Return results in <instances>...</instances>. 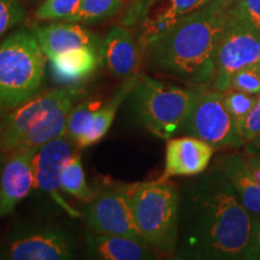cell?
<instances>
[{
  "label": "cell",
  "mask_w": 260,
  "mask_h": 260,
  "mask_svg": "<svg viewBox=\"0 0 260 260\" xmlns=\"http://www.w3.org/2000/svg\"><path fill=\"white\" fill-rule=\"evenodd\" d=\"M197 93L198 89L140 74L129 95L130 107L140 125L159 139L169 140L182 132Z\"/></svg>",
  "instance_id": "4"
},
{
  "label": "cell",
  "mask_w": 260,
  "mask_h": 260,
  "mask_svg": "<svg viewBox=\"0 0 260 260\" xmlns=\"http://www.w3.org/2000/svg\"><path fill=\"white\" fill-rule=\"evenodd\" d=\"M34 148H17L9 152L0 171V219L14 212L35 188Z\"/></svg>",
  "instance_id": "12"
},
{
  "label": "cell",
  "mask_w": 260,
  "mask_h": 260,
  "mask_svg": "<svg viewBox=\"0 0 260 260\" xmlns=\"http://www.w3.org/2000/svg\"><path fill=\"white\" fill-rule=\"evenodd\" d=\"M86 253L88 258L99 260H153L158 253L146 243L128 236L113 234L86 233Z\"/></svg>",
  "instance_id": "16"
},
{
  "label": "cell",
  "mask_w": 260,
  "mask_h": 260,
  "mask_svg": "<svg viewBox=\"0 0 260 260\" xmlns=\"http://www.w3.org/2000/svg\"><path fill=\"white\" fill-rule=\"evenodd\" d=\"M151 0H132V5L125 16V24H135L138 22H144L148 16Z\"/></svg>",
  "instance_id": "32"
},
{
  "label": "cell",
  "mask_w": 260,
  "mask_h": 260,
  "mask_svg": "<svg viewBox=\"0 0 260 260\" xmlns=\"http://www.w3.org/2000/svg\"><path fill=\"white\" fill-rule=\"evenodd\" d=\"M213 146L191 135L168 140L164 171L159 180L176 176H197L206 170L214 153Z\"/></svg>",
  "instance_id": "13"
},
{
  "label": "cell",
  "mask_w": 260,
  "mask_h": 260,
  "mask_svg": "<svg viewBox=\"0 0 260 260\" xmlns=\"http://www.w3.org/2000/svg\"><path fill=\"white\" fill-rule=\"evenodd\" d=\"M140 76V73L133 75L129 79H125L124 82L119 89L117 90L115 95L109 100L106 104H103L99 107L95 116H94L93 124L90 126L88 132L84 134L80 140H77L76 146L77 149H83L90 146L98 144L100 140H103L104 136L107 134L110 128H111L113 121H115L117 111H118L119 106L122 105V103L126 100L132 93L133 88H134L136 81H138Z\"/></svg>",
  "instance_id": "19"
},
{
  "label": "cell",
  "mask_w": 260,
  "mask_h": 260,
  "mask_svg": "<svg viewBox=\"0 0 260 260\" xmlns=\"http://www.w3.org/2000/svg\"><path fill=\"white\" fill-rule=\"evenodd\" d=\"M136 229L158 254L175 255L180 235V193L169 180L122 183Z\"/></svg>",
  "instance_id": "3"
},
{
  "label": "cell",
  "mask_w": 260,
  "mask_h": 260,
  "mask_svg": "<svg viewBox=\"0 0 260 260\" xmlns=\"http://www.w3.org/2000/svg\"><path fill=\"white\" fill-rule=\"evenodd\" d=\"M253 217L219 169L186 188L180 197V235L175 255L181 259H242Z\"/></svg>",
  "instance_id": "1"
},
{
  "label": "cell",
  "mask_w": 260,
  "mask_h": 260,
  "mask_svg": "<svg viewBox=\"0 0 260 260\" xmlns=\"http://www.w3.org/2000/svg\"><path fill=\"white\" fill-rule=\"evenodd\" d=\"M230 18L242 22L260 32V0H240L228 9Z\"/></svg>",
  "instance_id": "29"
},
{
  "label": "cell",
  "mask_w": 260,
  "mask_h": 260,
  "mask_svg": "<svg viewBox=\"0 0 260 260\" xmlns=\"http://www.w3.org/2000/svg\"><path fill=\"white\" fill-rule=\"evenodd\" d=\"M246 153H252L260 155V135L258 138L253 140L251 142H247L246 145Z\"/></svg>",
  "instance_id": "34"
},
{
  "label": "cell",
  "mask_w": 260,
  "mask_h": 260,
  "mask_svg": "<svg viewBox=\"0 0 260 260\" xmlns=\"http://www.w3.org/2000/svg\"><path fill=\"white\" fill-rule=\"evenodd\" d=\"M260 135V95L256 98L251 112L247 116L242 129V136L245 142H251Z\"/></svg>",
  "instance_id": "30"
},
{
  "label": "cell",
  "mask_w": 260,
  "mask_h": 260,
  "mask_svg": "<svg viewBox=\"0 0 260 260\" xmlns=\"http://www.w3.org/2000/svg\"><path fill=\"white\" fill-rule=\"evenodd\" d=\"M82 216L93 232L128 236L146 243L136 229L121 182L100 180L93 199L83 203Z\"/></svg>",
  "instance_id": "8"
},
{
  "label": "cell",
  "mask_w": 260,
  "mask_h": 260,
  "mask_svg": "<svg viewBox=\"0 0 260 260\" xmlns=\"http://www.w3.org/2000/svg\"><path fill=\"white\" fill-rule=\"evenodd\" d=\"M53 80L61 86H81L95 74L103 63L95 47H77L48 58Z\"/></svg>",
  "instance_id": "17"
},
{
  "label": "cell",
  "mask_w": 260,
  "mask_h": 260,
  "mask_svg": "<svg viewBox=\"0 0 260 260\" xmlns=\"http://www.w3.org/2000/svg\"><path fill=\"white\" fill-rule=\"evenodd\" d=\"M102 105V102L94 100V102H84L71 106L69 116H68L65 135L74 144H76L77 140L82 138L90 129L94 121V116Z\"/></svg>",
  "instance_id": "23"
},
{
  "label": "cell",
  "mask_w": 260,
  "mask_h": 260,
  "mask_svg": "<svg viewBox=\"0 0 260 260\" xmlns=\"http://www.w3.org/2000/svg\"><path fill=\"white\" fill-rule=\"evenodd\" d=\"M79 245L69 230L57 224H17L0 241L2 260H70Z\"/></svg>",
  "instance_id": "6"
},
{
  "label": "cell",
  "mask_w": 260,
  "mask_h": 260,
  "mask_svg": "<svg viewBox=\"0 0 260 260\" xmlns=\"http://www.w3.org/2000/svg\"><path fill=\"white\" fill-rule=\"evenodd\" d=\"M230 88L247 93L249 95H260V63L249 65L239 70L232 77Z\"/></svg>",
  "instance_id": "27"
},
{
  "label": "cell",
  "mask_w": 260,
  "mask_h": 260,
  "mask_svg": "<svg viewBox=\"0 0 260 260\" xmlns=\"http://www.w3.org/2000/svg\"><path fill=\"white\" fill-rule=\"evenodd\" d=\"M82 0H42L35 10L38 21H68L79 10Z\"/></svg>",
  "instance_id": "25"
},
{
  "label": "cell",
  "mask_w": 260,
  "mask_h": 260,
  "mask_svg": "<svg viewBox=\"0 0 260 260\" xmlns=\"http://www.w3.org/2000/svg\"><path fill=\"white\" fill-rule=\"evenodd\" d=\"M46 56L32 30L19 29L0 42V115L37 95Z\"/></svg>",
  "instance_id": "5"
},
{
  "label": "cell",
  "mask_w": 260,
  "mask_h": 260,
  "mask_svg": "<svg viewBox=\"0 0 260 260\" xmlns=\"http://www.w3.org/2000/svg\"><path fill=\"white\" fill-rule=\"evenodd\" d=\"M260 63V32L242 22L230 18L217 47L213 89L225 92L237 71Z\"/></svg>",
  "instance_id": "10"
},
{
  "label": "cell",
  "mask_w": 260,
  "mask_h": 260,
  "mask_svg": "<svg viewBox=\"0 0 260 260\" xmlns=\"http://www.w3.org/2000/svg\"><path fill=\"white\" fill-rule=\"evenodd\" d=\"M100 53L104 65L118 79H129L139 73V47L132 32L123 25H116L107 31Z\"/></svg>",
  "instance_id": "15"
},
{
  "label": "cell",
  "mask_w": 260,
  "mask_h": 260,
  "mask_svg": "<svg viewBox=\"0 0 260 260\" xmlns=\"http://www.w3.org/2000/svg\"><path fill=\"white\" fill-rule=\"evenodd\" d=\"M218 169L253 218L260 217V184L247 168L245 154L228 155L219 161Z\"/></svg>",
  "instance_id": "18"
},
{
  "label": "cell",
  "mask_w": 260,
  "mask_h": 260,
  "mask_svg": "<svg viewBox=\"0 0 260 260\" xmlns=\"http://www.w3.org/2000/svg\"><path fill=\"white\" fill-rule=\"evenodd\" d=\"M223 98L226 110L232 115L237 128H239L242 134V129L243 125H245L247 116L251 112L252 107L255 104V100L258 96L249 95L247 93L230 88L223 92Z\"/></svg>",
  "instance_id": "26"
},
{
  "label": "cell",
  "mask_w": 260,
  "mask_h": 260,
  "mask_svg": "<svg viewBox=\"0 0 260 260\" xmlns=\"http://www.w3.org/2000/svg\"><path fill=\"white\" fill-rule=\"evenodd\" d=\"M210 2H212V0H206V4H209Z\"/></svg>",
  "instance_id": "37"
},
{
  "label": "cell",
  "mask_w": 260,
  "mask_h": 260,
  "mask_svg": "<svg viewBox=\"0 0 260 260\" xmlns=\"http://www.w3.org/2000/svg\"><path fill=\"white\" fill-rule=\"evenodd\" d=\"M6 155H8V153L3 151V149H0V171H2L3 165H4V161H5V159H6Z\"/></svg>",
  "instance_id": "36"
},
{
  "label": "cell",
  "mask_w": 260,
  "mask_h": 260,
  "mask_svg": "<svg viewBox=\"0 0 260 260\" xmlns=\"http://www.w3.org/2000/svg\"><path fill=\"white\" fill-rule=\"evenodd\" d=\"M124 0H82L79 10L67 22L93 24L112 17Z\"/></svg>",
  "instance_id": "24"
},
{
  "label": "cell",
  "mask_w": 260,
  "mask_h": 260,
  "mask_svg": "<svg viewBox=\"0 0 260 260\" xmlns=\"http://www.w3.org/2000/svg\"><path fill=\"white\" fill-rule=\"evenodd\" d=\"M60 184L65 194L76 198L82 203H88L95 195V189L87 182L79 151H75L70 155L61 169Z\"/></svg>",
  "instance_id": "22"
},
{
  "label": "cell",
  "mask_w": 260,
  "mask_h": 260,
  "mask_svg": "<svg viewBox=\"0 0 260 260\" xmlns=\"http://www.w3.org/2000/svg\"><path fill=\"white\" fill-rule=\"evenodd\" d=\"M228 9L212 0L145 44L149 64L191 84L212 82L216 52L229 24Z\"/></svg>",
  "instance_id": "2"
},
{
  "label": "cell",
  "mask_w": 260,
  "mask_h": 260,
  "mask_svg": "<svg viewBox=\"0 0 260 260\" xmlns=\"http://www.w3.org/2000/svg\"><path fill=\"white\" fill-rule=\"evenodd\" d=\"M82 94L81 86H61L38 93L27 102L0 116V149L9 153L17 147L19 140L48 113L65 102H76Z\"/></svg>",
  "instance_id": "9"
},
{
  "label": "cell",
  "mask_w": 260,
  "mask_h": 260,
  "mask_svg": "<svg viewBox=\"0 0 260 260\" xmlns=\"http://www.w3.org/2000/svg\"><path fill=\"white\" fill-rule=\"evenodd\" d=\"M181 134L209 142L214 148H239L246 144L224 104L223 92L198 89L194 104Z\"/></svg>",
  "instance_id": "7"
},
{
  "label": "cell",
  "mask_w": 260,
  "mask_h": 260,
  "mask_svg": "<svg viewBox=\"0 0 260 260\" xmlns=\"http://www.w3.org/2000/svg\"><path fill=\"white\" fill-rule=\"evenodd\" d=\"M31 2H34V0H31Z\"/></svg>",
  "instance_id": "38"
},
{
  "label": "cell",
  "mask_w": 260,
  "mask_h": 260,
  "mask_svg": "<svg viewBox=\"0 0 260 260\" xmlns=\"http://www.w3.org/2000/svg\"><path fill=\"white\" fill-rule=\"evenodd\" d=\"M25 16L22 0H0V38L21 23Z\"/></svg>",
  "instance_id": "28"
},
{
  "label": "cell",
  "mask_w": 260,
  "mask_h": 260,
  "mask_svg": "<svg viewBox=\"0 0 260 260\" xmlns=\"http://www.w3.org/2000/svg\"><path fill=\"white\" fill-rule=\"evenodd\" d=\"M245 158L249 172H251L253 178L260 184V155L245 152Z\"/></svg>",
  "instance_id": "33"
},
{
  "label": "cell",
  "mask_w": 260,
  "mask_h": 260,
  "mask_svg": "<svg viewBox=\"0 0 260 260\" xmlns=\"http://www.w3.org/2000/svg\"><path fill=\"white\" fill-rule=\"evenodd\" d=\"M206 4V0H167V5L153 18L145 21V44L149 39L165 31L182 17L197 11Z\"/></svg>",
  "instance_id": "21"
},
{
  "label": "cell",
  "mask_w": 260,
  "mask_h": 260,
  "mask_svg": "<svg viewBox=\"0 0 260 260\" xmlns=\"http://www.w3.org/2000/svg\"><path fill=\"white\" fill-rule=\"evenodd\" d=\"M76 147L67 135L52 140L35 151L32 164L35 174V190L46 195L58 207L73 218H80L82 214L75 210L64 198L61 190V169Z\"/></svg>",
  "instance_id": "11"
},
{
  "label": "cell",
  "mask_w": 260,
  "mask_h": 260,
  "mask_svg": "<svg viewBox=\"0 0 260 260\" xmlns=\"http://www.w3.org/2000/svg\"><path fill=\"white\" fill-rule=\"evenodd\" d=\"M42 52L48 58L77 47L102 48L103 39L83 24L61 21L32 29Z\"/></svg>",
  "instance_id": "14"
},
{
  "label": "cell",
  "mask_w": 260,
  "mask_h": 260,
  "mask_svg": "<svg viewBox=\"0 0 260 260\" xmlns=\"http://www.w3.org/2000/svg\"><path fill=\"white\" fill-rule=\"evenodd\" d=\"M217 2L219 3V4H222L224 8H226V9H229V8H232V6L234 5V4H236V3H239L240 0H217Z\"/></svg>",
  "instance_id": "35"
},
{
  "label": "cell",
  "mask_w": 260,
  "mask_h": 260,
  "mask_svg": "<svg viewBox=\"0 0 260 260\" xmlns=\"http://www.w3.org/2000/svg\"><path fill=\"white\" fill-rule=\"evenodd\" d=\"M74 100L65 102L54 109L53 111L42 118L40 122H38L23 138L19 140L17 148H34L38 149L42 145L47 144L52 140L59 138L61 135H65L67 130L68 116L71 106L74 105Z\"/></svg>",
  "instance_id": "20"
},
{
  "label": "cell",
  "mask_w": 260,
  "mask_h": 260,
  "mask_svg": "<svg viewBox=\"0 0 260 260\" xmlns=\"http://www.w3.org/2000/svg\"><path fill=\"white\" fill-rule=\"evenodd\" d=\"M242 259L260 260V217L253 218L252 233Z\"/></svg>",
  "instance_id": "31"
}]
</instances>
